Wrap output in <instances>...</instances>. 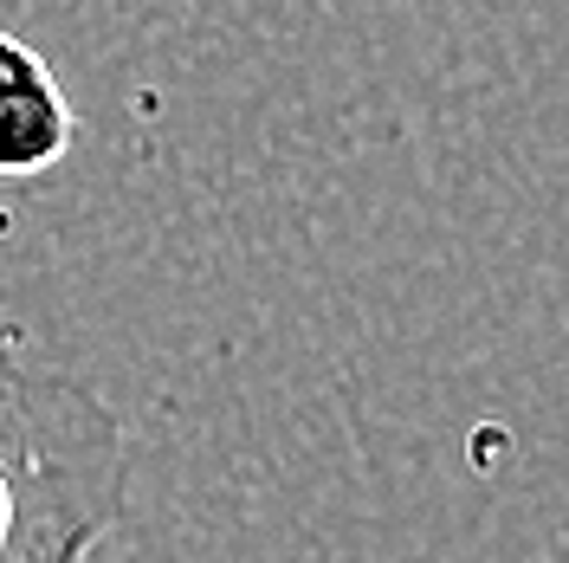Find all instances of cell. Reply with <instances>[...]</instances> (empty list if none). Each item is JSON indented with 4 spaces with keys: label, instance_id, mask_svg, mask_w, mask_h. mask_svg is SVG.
Here are the masks:
<instances>
[{
    "label": "cell",
    "instance_id": "6da1fadb",
    "mask_svg": "<svg viewBox=\"0 0 569 563\" xmlns=\"http://www.w3.org/2000/svg\"><path fill=\"white\" fill-rule=\"evenodd\" d=\"M78 142L71 98L27 39L0 27V181L52 176Z\"/></svg>",
    "mask_w": 569,
    "mask_h": 563
},
{
    "label": "cell",
    "instance_id": "7a4b0ae2",
    "mask_svg": "<svg viewBox=\"0 0 569 563\" xmlns=\"http://www.w3.org/2000/svg\"><path fill=\"white\" fill-rule=\"evenodd\" d=\"M13 363H20V356H13V350H7V344H0V383L13 376Z\"/></svg>",
    "mask_w": 569,
    "mask_h": 563
}]
</instances>
